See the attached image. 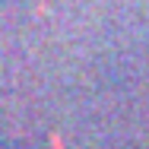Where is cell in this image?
Listing matches in <instances>:
<instances>
[{"label":"cell","instance_id":"obj_1","mask_svg":"<svg viewBox=\"0 0 149 149\" xmlns=\"http://www.w3.org/2000/svg\"><path fill=\"white\" fill-rule=\"evenodd\" d=\"M51 146H54V149H63V136H60V133H51Z\"/></svg>","mask_w":149,"mask_h":149}]
</instances>
